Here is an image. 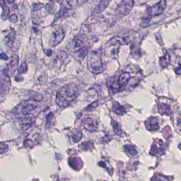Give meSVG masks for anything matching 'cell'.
I'll return each mask as SVG.
<instances>
[{"instance_id": "cell-9", "label": "cell", "mask_w": 181, "mask_h": 181, "mask_svg": "<svg viewBox=\"0 0 181 181\" xmlns=\"http://www.w3.org/2000/svg\"><path fill=\"white\" fill-rule=\"evenodd\" d=\"M85 37L84 35H78L73 39L70 45L74 49V52L77 51L79 49L83 48L84 44Z\"/></svg>"}, {"instance_id": "cell-15", "label": "cell", "mask_w": 181, "mask_h": 181, "mask_svg": "<svg viewBox=\"0 0 181 181\" xmlns=\"http://www.w3.org/2000/svg\"><path fill=\"white\" fill-rule=\"evenodd\" d=\"M90 48V46H83V48L79 49L77 51L75 52V53L76 55V56H78V58L83 60L85 58V57L88 54Z\"/></svg>"}, {"instance_id": "cell-14", "label": "cell", "mask_w": 181, "mask_h": 181, "mask_svg": "<svg viewBox=\"0 0 181 181\" xmlns=\"http://www.w3.org/2000/svg\"><path fill=\"white\" fill-rule=\"evenodd\" d=\"M0 5L3 10L2 15H1L2 19L3 20H7L9 18L10 13L9 8L5 3V0H0Z\"/></svg>"}, {"instance_id": "cell-25", "label": "cell", "mask_w": 181, "mask_h": 181, "mask_svg": "<svg viewBox=\"0 0 181 181\" xmlns=\"http://www.w3.org/2000/svg\"><path fill=\"white\" fill-rule=\"evenodd\" d=\"M112 125L114 133L117 134L118 135H120L121 133V128L118 124V123L117 122L113 121Z\"/></svg>"}, {"instance_id": "cell-23", "label": "cell", "mask_w": 181, "mask_h": 181, "mask_svg": "<svg viewBox=\"0 0 181 181\" xmlns=\"http://www.w3.org/2000/svg\"><path fill=\"white\" fill-rule=\"evenodd\" d=\"M28 65L26 63H23L20 66L19 69L18 70V74H24L25 73H26L28 71Z\"/></svg>"}, {"instance_id": "cell-31", "label": "cell", "mask_w": 181, "mask_h": 181, "mask_svg": "<svg viewBox=\"0 0 181 181\" xmlns=\"http://www.w3.org/2000/svg\"><path fill=\"white\" fill-rule=\"evenodd\" d=\"M0 59L1 60H5V61H7L9 59L8 56L5 53H2L0 54Z\"/></svg>"}, {"instance_id": "cell-5", "label": "cell", "mask_w": 181, "mask_h": 181, "mask_svg": "<svg viewBox=\"0 0 181 181\" xmlns=\"http://www.w3.org/2000/svg\"><path fill=\"white\" fill-rule=\"evenodd\" d=\"M166 8V1L161 0L158 3L154 5L153 7H149L147 9V13L150 17L158 16L162 14L164 12Z\"/></svg>"}, {"instance_id": "cell-18", "label": "cell", "mask_w": 181, "mask_h": 181, "mask_svg": "<svg viewBox=\"0 0 181 181\" xmlns=\"http://www.w3.org/2000/svg\"><path fill=\"white\" fill-rule=\"evenodd\" d=\"M113 111L116 114L122 115L125 113V108L118 103L115 102L113 105Z\"/></svg>"}, {"instance_id": "cell-4", "label": "cell", "mask_w": 181, "mask_h": 181, "mask_svg": "<svg viewBox=\"0 0 181 181\" xmlns=\"http://www.w3.org/2000/svg\"><path fill=\"white\" fill-rule=\"evenodd\" d=\"M37 104L35 103L26 102L18 105L14 108V113L21 114L23 116H27L37 108Z\"/></svg>"}, {"instance_id": "cell-20", "label": "cell", "mask_w": 181, "mask_h": 181, "mask_svg": "<svg viewBox=\"0 0 181 181\" xmlns=\"http://www.w3.org/2000/svg\"><path fill=\"white\" fill-rule=\"evenodd\" d=\"M16 37V32H14L13 30H11L10 32L8 34V35L6 37L7 43L12 45L14 42V41H15Z\"/></svg>"}, {"instance_id": "cell-17", "label": "cell", "mask_w": 181, "mask_h": 181, "mask_svg": "<svg viewBox=\"0 0 181 181\" xmlns=\"http://www.w3.org/2000/svg\"><path fill=\"white\" fill-rule=\"evenodd\" d=\"M70 137L74 143L79 142L82 137V132L80 130H74L71 134Z\"/></svg>"}, {"instance_id": "cell-19", "label": "cell", "mask_w": 181, "mask_h": 181, "mask_svg": "<svg viewBox=\"0 0 181 181\" xmlns=\"http://www.w3.org/2000/svg\"><path fill=\"white\" fill-rule=\"evenodd\" d=\"M45 7H46V10L48 13H50V14L54 13L56 11V10L55 3L51 2V1H50V2L46 4Z\"/></svg>"}, {"instance_id": "cell-16", "label": "cell", "mask_w": 181, "mask_h": 181, "mask_svg": "<svg viewBox=\"0 0 181 181\" xmlns=\"http://www.w3.org/2000/svg\"><path fill=\"white\" fill-rule=\"evenodd\" d=\"M69 163L71 167L76 170H78L79 168H81L82 166V163L81 160L76 157L69 159Z\"/></svg>"}, {"instance_id": "cell-32", "label": "cell", "mask_w": 181, "mask_h": 181, "mask_svg": "<svg viewBox=\"0 0 181 181\" xmlns=\"http://www.w3.org/2000/svg\"><path fill=\"white\" fill-rule=\"evenodd\" d=\"M46 54L47 56H51L53 54V51L51 49H48L46 52Z\"/></svg>"}, {"instance_id": "cell-24", "label": "cell", "mask_w": 181, "mask_h": 181, "mask_svg": "<svg viewBox=\"0 0 181 181\" xmlns=\"http://www.w3.org/2000/svg\"><path fill=\"white\" fill-rule=\"evenodd\" d=\"M125 151L128 152L129 154L131 155H135L137 154V151L134 149V147L130 145H126L124 147Z\"/></svg>"}, {"instance_id": "cell-29", "label": "cell", "mask_w": 181, "mask_h": 181, "mask_svg": "<svg viewBox=\"0 0 181 181\" xmlns=\"http://www.w3.org/2000/svg\"><path fill=\"white\" fill-rule=\"evenodd\" d=\"M65 1H66L67 4L70 6V7L73 8L75 5L78 3L79 1L81 0H65Z\"/></svg>"}, {"instance_id": "cell-21", "label": "cell", "mask_w": 181, "mask_h": 181, "mask_svg": "<svg viewBox=\"0 0 181 181\" xmlns=\"http://www.w3.org/2000/svg\"><path fill=\"white\" fill-rule=\"evenodd\" d=\"M88 95L87 97H88V102H91L93 98L95 100V98L98 96L97 92L94 89L89 90L88 92Z\"/></svg>"}, {"instance_id": "cell-30", "label": "cell", "mask_w": 181, "mask_h": 181, "mask_svg": "<svg viewBox=\"0 0 181 181\" xmlns=\"http://www.w3.org/2000/svg\"><path fill=\"white\" fill-rule=\"evenodd\" d=\"M9 19L11 23H16L18 21V17L16 14H12V15H11V16L9 17Z\"/></svg>"}, {"instance_id": "cell-33", "label": "cell", "mask_w": 181, "mask_h": 181, "mask_svg": "<svg viewBox=\"0 0 181 181\" xmlns=\"http://www.w3.org/2000/svg\"><path fill=\"white\" fill-rule=\"evenodd\" d=\"M23 79V77H21V76H20L19 74L15 77V79H16V81H20L21 80H22Z\"/></svg>"}, {"instance_id": "cell-34", "label": "cell", "mask_w": 181, "mask_h": 181, "mask_svg": "<svg viewBox=\"0 0 181 181\" xmlns=\"http://www.w3.org/2000/svg\"><path fill=\"white\" fill-rule=\"evenodd\" d=\"M50 1H51V2H55V3H56V2H57V3H60V0H50Z\"/></svg>"}, {"instance_id": "cell-27", "label": "cell", "mask_w": 181, "mask_h": 181, "mask_svg": "<svg viewBox=\"0 0 181 181\" xmlns=\"http://www.w3.org/2000/svg\"><path fill=\"white\" fill-rule=\"evenodd\" d=\"M44 7V5L42 3H36L35 4L33 5V8H32V11L34 12L36 11H38L40 10V9H42Z\"/></svg>"}, {"instance_id": "cell-1", "label": "cell", "mask_w": 181, "mask_h": 181, "mask_svg": "<svg viewBox=\"0 0 181 181\" xmlns=\"http://www.w3.org/2000/svg\"><path fill=\"white\" fill-rule=\"evenodd\" d=\"M78 96V88L75 84L69 83L62 87L57 93L56 102L60 107H67L73 103Z\"/></svg>"}, {"instance_id": "cell-13", "label": "cell", "mask_w": 181, "mask_h": 181, "mask_svg": "<svg viewBox=\"0 0 181 181\" xmlns=\"http://www.w3.org/2000/svg\"><path fill=\"white\" fill-rule=\"evenodd\" d=\"M112 0H100L98 4L95 7L94 10L93 11L94 13L98 14L101 13L106 10V8L111 3Z\"/></svg>"}, {"instance_id": "cell-8", "label": "cell", "mask_w": 181, "mask_h": 181, "mask_svg": "<svg viewBox=\"0 0 181 181\" xmlns=\"http://www.w3.org/2000/svg\"><path fill=\"white\" fill-rule=\"evenodd\" d=\"M0 80L1 83V86L3 89L4 91L8 92L10 88L11 81L8 73L5 69L0 71Z\"/></svg>"}, {"instance_id": "cell-3", "label": "cell", "mask_w": 181, "mask_h": 181, "mask_svg": "<svg viewBox=\"0 0 181 181\" xmlns=\"http://www.w3.org/2000/svg\"><path fill=\"white\" fill-rule=\"evenodd\" d=\"M135 4L134 0H122L117 8V13L122 16H127L132 11Z\"/></svg>"}, {"instance_id": "cell-12", "label": "cell", "mask_w": 181, "mask_h": 181, "mask_svg": "<svg viewBox=\"0 0 181 181\" xmlns=\"http://www.w3.org/2000/svg\"><path fill=\"white\" fill-rule=\"evenodd\" d=\"M130 78V74L127 72H123L120 74L118 79V83H117L118 91L125 88L128 83Z\"/></svg>"}, {"instance_id": "cell-26", "label": "cell", "mask_w": 181, "mask_h": 181, "mask_svg": "<svg viewBox=\"0 0 181 181\" xmlns=\"http://www.w3.org/2000/svg\"><path fill=\"white\" fill-rule=\"evenodd\" d=\"M9 150V146L4 143H0V154L7 153Z\"/></svg>"}, {"instance_id": "cell-11", "label": "cell", "mask_w": 181, "mask_h": 181, "mask_svg": "<svg viewBox=\"0 0 181 181\" xmlns=\"http://www.w3.org/2000/svg\"><path fill=\"white\" fill-rule=\"evenodd\" d=\"M19 56L13 55L11 57L10 61L7 65V73L11 76H13L16 72L19 64Z\"/></svg>"}, {"instance_id": "cell-10", "label": "cell", "mask_w": 181, "mask_h": 181, "mask_svg": "<svg viewBox=\"0 0 181 181\" xmlns=\"http://www.w3.org/2000/svg\"><path fill=\"white\" fill-rule=\"evenodd\" d=\"M71 9H72V8L70 7V6L67 4L66 1L64 0V1L62 2L60 9L55 16V18L54 22H55L56 21L59 20L62 18L65 17L66 15L69 13V11Z\"/></svg>"}, {"instance_id": "cell-2", "label": "cell", "mask_w": 181, "mask_h": 181, "mask_svg": "<svg viewBox=\"0 0 181 181\" xmlns=\"http://www.w3.org/2000/svg\"><path fill=\"white\" fill-rule=\"evenodd\" d=\"M88 70L94 74H98L103 71V64L98 52L92 51L89 53L88 57Z\"/></svg>"}, {"instance_id": "cell-7", "label": "cell", "mask_w": 181, "mask_h": 181, "mask_svg": "<svg viewBox=\"0 0 181 181\" xmlns=\"http://www.w3.org/2000/svg\"><path fill=\"white\" fill-rule=\"evenodd\" d=\"M82 126L85 130L93 132L97 129L98 122L94 118L87 117L84 118L82 121Z\"/></svg>"}, {"instance_id": "cell-28", "label": "cell", "mask_w": 181, "mask_h": 181, "mask_svg": "<svg viewBox=\"0 0 181 181\" xmlns=\"http://www.w3.org/2000/svg\"><path fill=\"white\" fill-rule=\"evenodd\" d=\"M54 118V117L53 116V114L51 113H50V114H49L48 115L47 118V122H46V125L47 127H50V125L51 123L53 122Z\"/></svg>"}, {"instance_id": "cell-6", "label": "cell", "mask_w": 181, "mask_h": 181, "mask_svg": "<svg viewBox=\"0 0 181 181\" xmlns=\"http://www.w3.org/2000/svg\"><path fill=\"white\" fill-rule=\"evenodd\" d=\"M65 34L62 28H58L55 30L51 34L49 41V45L52 48H54L63 41L65 38Z\"/></svg>"}, {"instance_id": "cell-22", "label": "cell", "mask_w": 181, "mask_h": 181, "mask_svg": "<svg viewBox=\"0 0 181 181\" xmlns=\"http://www.w3.org/2000/svg\"><path fill=\"white\" fill-rule=\"evenodd\" d=\"M169 58H170V55L169 53L166 52L165 56L162 57L160 58V62H161V65L163 66L164 67H165L167 65L169 62Z\"/></svg>"}]
</instances>
